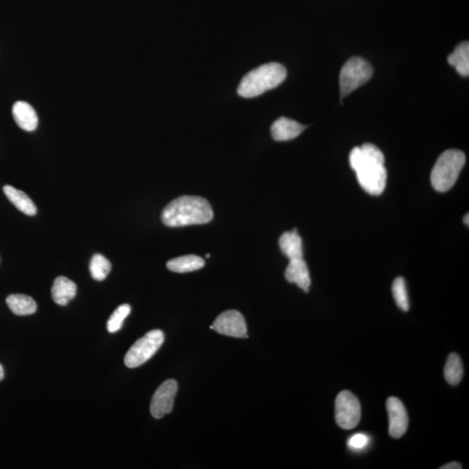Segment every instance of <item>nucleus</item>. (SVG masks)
Returning <instances> with one entry per match:
<instances>
[{
  "mask_svg": "<svg viewBox=\"0 0 469 469\" xmlns=\"http://www.w3.org/2000/svg\"><path fill=\"white\" fill-rule=\"evenodd\" d=\"M362 408L357 397L348 391L339 393L336 400V421L340 427L350 430L360 422Z\"/></svg>",
  "mask_w": 469,
  "mask_h": 469,
  "instance_id": "7",
  "label": "nucleus"
},
{
  "mask_svg": "<svg viewBox=\"0 0 469 469\" xmlns=\"http://www.w3.org/2000/svg\"><path fill=\"white\" fill-rule=\"evenodd\" d=\"M279 245L283 254L290 260L304 259L302 238L296 229L292 232L283 233L280 237Z\"/></svg>",
  "mask_w": 469,
  "mask_h": 469,
  "instance_id": "15",
  "label": "nucleus"
},
{
  "mask_svg": "<svg viewBox=\"0 0 469 469\" xmlns=\"http://www.w3.org/2000/svg\"><path fill=\"white\" fill-rule=\"evenodd\" d=\"M219 334L237 338H248L244 317L237 310H227L217 317L213 325Z\"/></svg>",
  "mask_w": 469,
  "mask_h": 469,
  "instance_id": "9",
  "label": "nucleus"
},
{
  "mask_svg": "<svg viewBox=\"0 0 469 469\" xmlns=\"http://www.w3.org/2000/svg\"><path fill=\"white\" fill-rule=\"evenodd\" d=\"M373 68L365 59L354 57L344 64L340 73V92L341 97L350 95L358 87L372 78Z\"/></svg>",
  "mask_w": 469,
  "mask_h": 469,
  "instance_id": "5",
  "label": "nucleus"
},
{
  "mask_svg": "<svg viewBox=\"0 0 469 469\" xmlns=\"http://www.w3.org/2000/svg\"><path fill=\"white\" fill-rule=\"evenodd\" d=\"M351 168L357 174L361 187L370 195H381L387 184L384 155L372 143L355 147L350 155Z\"/></svg>",
  "mask_w": 469,
  "mask_h": 469,
  "instance_id": "1",
  "label": "nucleus"
},
{
  "mask_svg": "<svg viewBox=\"0 0 469 469\" xmlns=\"http://www.w3.org/2000/svg\"><path fill=\"white\" fill-rule=\"evenodd\" d=\"M5 377V372H4V368L1 364H0V381H2Z\"/></svg>",
  "mask_w": 469,
  "mask_h": 469,
  "instance_id": "26",
  "label": "nucleus"
},
{
  "mask_svg": "<svg viewBox=\"0 0 469 469\" xmlns=\"http://www.w3.org/2000/svg\"><path fill=\"white\" fill-rule=\"evenodd\" d=\"M287 77L285 66L278 63L263 64L246 74L237 88L238 95L251 98L262 95L281 85Z\"/></svg>",
  "mask_w": 469,
  "mask_h": 469,
  "instance_id": "3",
  "label": "nucleus"
},
{
  "mask_svg": "<svg viewBox=\"0 0 469 469\" xmlns=\"http://www.w3.org/2000/svg\"><path fill=\"white\" fill-rule=\"evenodd\" d=\"M6 304L11 311L17 316H29L36 312L37 304L31 297L22 294H13L6 297Z\"/></svg>",
  "mask_w": 469,
  "mask_h": 469,
  "instance_id": "17",
  "label": "nucleus"
},
{
  "mask_svg": "<svg viewBox=\"0 0 469 469\" xmlns=\"http://www.w3.org/2000/svg\"><path fill=\"white\" fill-rule=\"evenodd\" d=\"M3 191L9 201L17 208L21 213L28 215H35L37 214V207L25 192L17 190L11 185L4 186Z\"/></svg>",
  "mask_w": 469,
  "mask_h": 469,
  "instance_id": "16",
  "label": "nucleus"
},
{
  "mask_svg": "<svg viewBox=\"0 0 469 469\" xmlns=\"http://www.w3.org/2000/svg\"><path fill=\"white\" fill-rule=\"evenodd\" d=\"M285 278L289 283H296L299 288L308 292L311 280L304 259L290 260L289 266L285 271Z\"/></svg>",
  "mask_w": 469,
  "mask_h": 469,
  "instance_id": "12",
  "label": "nucleus"
},
{
  "mask_svg": "<svg viewBox=\"0 0 469 469\" xmlns=\"http://www.w3.org/2000/svg\"><path fill=\"white\" fill-rule=\"evenodd\" d=\"M112 270V264L103 255L95 254L90 263V272L96 281H103Z\"/></svg>",
  "mask_w": 469,
  "mask_h": 469,
  "instance_id": "21",
  "label": "nucleus"
},
{
  "mask_svg": "<svg viewBox=\"0 0 469 469\" xmlns=\"http://www.w3.org/2000/svg\"><path fill=\"white\" fill-rule=\"evenodd\" d=\"M13 115L15 122L22 130L33 131L36 130L37 124H39V119H37L35 109L26 102H16L13 107Z\"/></svg>",
  "mask_w": 469,
  "mask_h": 469,
  "instance_id": "13",
  "label": "nucleus"
},
{
  "mask_svg": "<svg viewBox=\"0 0 469 469\" xmlns=\"http://www.w3.org/2000/svg\"><path fill=\"white\" fill-rule=\"evenodd\" d=\"M392 292L397 306L403 311H408L410 309V301H408L405 280L403 278H397L395 280L392 285Z\"/></svg>",
  "mask_w": 469,
  "mask_h": 469,
  "instance_id": "22",
  "label": "nucleus"
},
{
  "mask_svg": "<svg viewBox=\"0 0 469 469\" xmlns=\"http://www.w3.org/2000/svg\"><path fill=\"white\" fill-rule=\"evenodd\" d=\"M204 264L206 263L201 257L187 255L170 260L167 263V268L170 271L177 272V273H187V272L200 270L204 266Z\"/></svg>",
  "mask_w": 469,
  "mask_h": 469,
  "instance_id": "18",
  "label": "nucleus"
},
{
  "mask_svg": "<svg viewBox=\"0 0 469 469\" xmlns=\"http://www.w3.org/2000/svg\"><path fill=\"white\" fill-rule=\"evenodd\" d=\"M466 162V157L459 150H448L438 158L431 172L430 180L434 190L446 192L458 179L461 170Z\"/></svg>",
  "mask_w": 469,
  "mask_h": 469,
  "instance_id": "4",
  "label": "nucleus"
},
{
  "mask_svg": "<svg viewBox=\"0 0 469 469\" xmlns=\"http://www.w3.org/2000/svg\"><path fill=\"white\" fill-rule=\"evenodd\" d=\"M369 444V437L365 434L358 433L352 436L348 441V446L353 450L364 449Z\"/></svg>",
  "mask_w": 469,
  "mask_h": 469,
  "instance_id": "24",
  "label": "nucleus"
},
{
  "mask_svg": "<svg viewBox=\"0 0 469 469\" xmlns=\"http://www.w3.org/2000/svg\"><path fill=\"white\" fill-rule=\"evenodd\" d=\"M446 381L450 385H457L461 383L463 376V365L458 355L450 354L444 368Z\"/></svg>",
  "mask_w": 469,
  "mask_h": 469,
  "instance_id": "20",
  "label": "nucleus"
},
{
  "mask_svg": "<svg viewBox=\"0 0 469 469\" xmlns=\"http://www.w3.org/2000/svg\"><path fill=\"white\" fill-rule=\"evenodd\" d=\"M468 218H469V215L467 214L466 215H465L464 219H463V220H464V224H465V225H467V226H468V225H469Z\"/></svg>",
  "mask_w": 469,
  "mask_h": 469,
  "instance_id": "27",
  "label": "nucleus"
},
{
  "mask_svg": "<svg viewBox=\"0 0 469 469\" xmlns=\"http://www.w3.org/2000/svg\"><path fill=\"white\" fill-rule=\"evenodd\" d=\"M77 294V286L75 283L66 277H59L54 280L52 287V297L57 304L64 306L68 304Z\"/></svg>",
  "mask_w": 469,
  "mask_h": 469,
  "instance_id": "14",
  "label": "nucleus"
},
{
  "mask_svg": "<svg viewBox=\"0 0 469 469\" xmlns=\"http://www.w3.org/2000/svg\"><path fill=\"white\" fill-rule=\"evenodd\" d=\"M165 341L164 332L160 330L151 331L142 338L138 340L128 350L124 363L130 369L138 368L149 361Z\"/></svg>",
  "mask_w": 469,
  "mask_h": 469,
  "instance_id": "6",
  "label": "nucleus"
},
{
  "mask_svg": "<svg viewBox=\"0 0 469 469\" xmlns=\"http://www.w3.org/2000/svg\"><path fill=\"white\" fill-rule=\"evenodd\" d=\"M131 306L129 304L120 305L107 321V330L109 333H116L122 327L124 319L130 315Z\"/></svg>",
  "mask_w": 469,
  "mask_h": 469,
  "instance_id": "23",
  "label": "nucleus"
},
{
  "mask_svg": "<svg viewBox=\"0 0 469 469\" xmlns=\"http://www.w3.org/2000/svg\"><path fill=\"white\" fill-rule=\"evenodd\" d=\"M177 392V383L173 379L165 381L157 389L150 403V414L155 419L172 413Z\"/></svg>",
  "mask_w": 469,
  "mask_h": 469,
  "instance_id": "8",
  "label": "nucleus"
},
{
  "mask_svg": "<svg viewBox=\"0 0 469 469\" xmlns=\"http://www.w3.org/2000/svg\"><path fill=\"white\" fill-rule=\"evenodd\" d=\"M304 130L305 126L297 121L282 117L275 121L271 131L275 141L283 142L297 138Z\"/></svg>",
  "mask_w": 469,
  "mask_h": 469,
  "instance_id": "11",
  "label": "nucleus"
},
{
  "mask_svg": "<svg viewBox=\"0 0 469 469\" xmlns=\"http://www.w3.org/2000/svg\"><path fill=\"white\" fill-rule=\"evenodd\" d=\"M448 62L456 68L457 73L463 77L469 75V44L467 41L457 45L455 51L449 56Z\"/></svg>",
  "mask_w": 469,
  "mask_h": 469,
  "instance_id": "19",
  "label": "nucleus"
},
{
  "mask_svg": "<svg viewBox=\"0 0 469 469\" xmlns=\"http://www.w3.org/2000/svg\"><path fill=\"white\" fill-rule=\"evenodd\" d=\"M213 210L206 199L183 196L174 199L162 213V221L168 227L204 225L213 218Z\"/></svg>",
  "mask_w": 469,
  "mask_h": 469,
  "instance_id": "2",
  "label": "nucleus"
},
{
  "mask_svg": "<svg viewBox=\"0 0 469 469\" xmlns=\"http://www.w3.org/2000/svg\"><path fill=\"white\" fill-rule=\"evenodd\" d=\"M386 406L388 414V433L393 438H400L406 433L408 426L405 406L396 397H389Z\"/></svg>",
  "mask_w": 469,
  "mask_h": 469,
  "instance_id": "10",
  "label": "nucleus"
},
{
  "mask_svg": "<svg viewBox=\"0 0 469 469\" xmlns=\"http://www.w3.org/2000/svg\"><path fill=\"white\" fill-rule=\"evenodd\" d=\"M461 465L459 463H456V461H453V463H449L444 465V466L441 467V469H461Z\"/></svg>",
  "mask_w": 469,
  "mask_h": 469,
  "instance_id": "25",
  "label": "nucleus"
}]
</instances>
